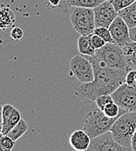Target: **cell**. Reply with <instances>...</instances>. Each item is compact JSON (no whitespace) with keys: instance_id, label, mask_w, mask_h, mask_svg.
<instances>
[{"instance_id":"cell-1","label":"cell","mask_w":136,"mask_h":151,"mask_svg":"<svg viewBox=\"0 0 136 151\" xmlns=\"http://www.w3.org/2000/svg\"><path fill=\"white\" fill-rule=\"evenodd\" d=\"M93 65L94 79L89 83H81L75 87V95L85 104L95 102L101 95L112 94L126 82L128 70L115 69L99 65L93 56H85Z\"/></svg>"},{"instance_id":"cell-2","label":"cell","mask_w":136,"mask_h":151,"mask_svg":"<svg viewBox=\"0 0 136 151\" xmlns=\"http://www.w3.org/2000/svg\"><path fill=\"white\" fill-rule=\"evenodd\" d=\"M93 57L101 66L131 71L121 46L116 44L107 43L102 48L96 50Z\"/></svg>"},{"instance_id":"cell-3","label":"cell","mask_w":136,"mask_h":151,"mask_svg":"<svg viewBox=\"0 0 136 151\" xmlns=\"http://www.w3.org/2000/svg\"><path fill=\"white\" fill-rule=\"evenodd\" d=\"M135 130L136 112H126L115 121L110 131L119 144L132 148V139Z\"/></svg>"},{"instance_id":"cell-4","label":"cell","mask_w":136,"mask_h":151,"mask_svg":"<svg viewBox=\"0 0 136 151\" xmlns=\"http://www.w3.org/2000/svg\"><path fill=\"white\" fill-rule=\"evenodd\" d=\"M117 119L107 117L102 110L97 108L86 114L83 121V129L92 139H94L110 131Z\"/></svg>"},{"instance_id":"cell-5","label":"cell","mask_w":136,"mask_h":151,"mask_svg":"<svg viewBox=\"0 0 136 151\" xmlns=\"http://www.w3.org/2000/svg\"><path fill=\"white\" fill-rule=\"evenodd\" d=\"M70 21L73 29L81 36H91L94 33L96 24L93 9L72 7Z\"/></svg>"},{"instance_id":"cell-6","label":"cell","mask_w":136,"mask_h":151,"mask_svg":"<svg viewBox=\"0 0 136 151\" xmlns=\"http://www.w3.org/2000/svg\"><path fill=\"white\" fill-rule=\"evenodd\" d=\"M70 72L80 83H89L94 79L93 65L81 54L75 55L70 60Z\"/></svg>"},{"instance_id":"cell-7","label":"cell","mask_w":136,"mask_h":151,"mask_svg":"<svg viewBox=\"0 0 136 151\" xmlns=\"http://www.w3.org/2000/svg\"><path fill=\"white\" fill-rule=\"evenodd\" d=\"M114 102L126 112H136V86L127 83L117 88L111 94Z\"/></svg>"},{"instance_id":"cell-8","label":"cell","mask_w":136,"mask_h":151,"mask_svg":"<svg viewBox=\"0 0 136 151\" xmlns=\"http://www.w3.org/2000/svg\"><path fill=\"white\" fill-rule=\"evenodd\" d=\"M87 151H133L132 148L119 144L114 139L111 131L92 139L90 146Z\"/></svg>"},{"instance_id":"cell-9","label":"cell","mask_w":136,"mask_h":151,"mask_svg":"<svg viewBox=\"0 0 136 151\" xmlns=\"http://www.w3.org/2000/svg\"><path fill=\"white\" fill-rule=\"evenodd\" d=\"M96 27L109 28L111 24L119 16L111 1H104L101 4L93 9Z\"/></svg>"},{"instance_id":"cell-10","label":"cell","mask_w":136,"mask_h":151,"mask_svg":"<svg viewBox=\"0 0 136 151\" xmlns=\"http://www.w3.org/2000/svg\"><path fill=\"white\" fill-rule=\"evenodd\" d=\"M111 35L113 37V43L123 46L129 42L130 40V28L123 19L118 16L109 26Z\"/></svg>"},{"instance_id":"cell-11","label":"cell","mask_w":136,"mask_h":151,"mask_svg":"<svg viewBox=\"0 0 136 151\" xmlns=\"http://www.w3.org/2000/svg\"><path fill=\"white\" fill-rule=\"evenodd\" d=\"M92 142V138L84 129L75 130L69 137L71 147L76 151H87Z\"/></svg>"},{"instance_id":"cell-12","label":"cell","mask_w":136,"mask_h":151,"mask_svg":"<svg viewBox=\"0 0 136 151\" xmlns=\"http://www.w3.org/2000/svg\"><path fill=\"white\" fill-rule=\"evenodd\" d=\"M70 1L71 0H40L46 9L59 13H65L71 8Z\"/></svg>"},{"instance_id":"cell-13","label":"cell","mask_w":136,"mask_h":151,"mask_svg":"<svg viewBox=\"0 0 136 151\" xmlns=\"http://www.w3.org/2000/svg\"><path fill=\"white\" fill-rule=\"evenodd\" d=\"M16 22V17L13 11L9 6H3L0 10V28L5 30L13 26Z\"/></svg>"},{"instance_id":"cell-14","label":"cell","mask_w":136,"mask_h":151,"mask_svg":"<svg viewBox=\"0 0 136 151\" xmlns=\"http://www.w3.org/2000/svg\"><path fill=\"white\" fill-rule=\"evenodd\" d=\"M131 70H136V42L130 40L121 46Z\"/></svg>"},{"instance_id":"cell-15","label":"cell","mask_w":136,"mask_h":151,"mask_svg":"<svg viewBox=\"0 0 136 151\" xmlns=\"http://www.w3.org/2000/svg\"><path fill=\"white\" fill-rule=\"evenodd\" d=\"M78 49L83 56H94L96 49L91 42V36H79L78 39Z\"/></svg>"},{"instance_id":"cell-16","label":"cell","mask_w":136,"mask_h":151,"mask_svg":"<svg viewBox=\"0 0 136 151\" xmlns=\"http://www.w3.org/2000/svg\"><path fill=\"white\" fill-rule=\"evenodd\" d=\"M22 114L19 109L15 108L13 112L11 113L10 118L6 122L5 124L1 126V135L8 134V133L21 120H22Z\"/></svg>"},{"instance_id":"cell-17","label":"cell","mask_w":136,"mask_h":151,"mask_svg":"<svg viewBox=\"0 0 136 151\" xmlns=\"http://www.w3.org/2000/svg\"><path fill=\"white\" fill-rule=\"evenodd\" d=\"M119 16L123 19L130 29L136 27V2L129 7L119 12Z\"/></svg>"},{"instance_id":"cell-18","label":"cell","mask_w":136,"mask_h":151,"mask_svg":"<svg viewBox=\"0 0 136 151\" xmlns=\"http://www.w3.org/2000/svg\"><path fill=\"white\" fill-rule=\"evenodd\" d=\"M28 129H29L28 124L26 123V122L24 119H22L8 133V135L13 141L17 142L19 138H21L23 135L27 132Z\"/></svg>"},{"instance_id":"cell-19","label":"cell","mask_w":136,"mask_h":151,"mask_svg":"<svg viewBox=\"0 0 136 151\" xmlns=\"http://www.w3.org/2000/svg\"><path fill=\"white\" fill-rule=\"evenodd\" d=\"M106 0H71L70 5L71 7H83L94 9L99 4H101Z\"/></svg>"},{"instance_id":"cell-20","label":"cell","mask_w":136,"mask_h":151,"mask_svg":"<svg viewBox=\"0 0 136 151\" xmlns=\"http://www.w3.org/2000/svg\"><path fill=\"white\" fill-rule=\"evenodd\" d=\"M103 112L109 118H119L121 114L126 113L125 110L121 109L115 102L110 103L107 106H106Z\"/></svg>"},{"instance_id":"cell-21","label":"cell","mask_w":136,"mask_h":151,"mask_svg":"<svg viewBox=\"0 0 136 151\" xmlns=\"http://www.w3.org/2000/svg\"><path fill=\"white\" fill-rule=\"evenodd\" d=\"M15 141H13L8 134L1 135L0 137V151H11L15 146Z\"/></svg>"},{"instance_id":"cell-22","label":"cell","mask_w":136,"mask_h":151,"mask_svg":"<svg viewBox=\"0 0 136 151\" xmlns=\"http://www.w3.org/2000/svg\"><path fill=\"white\" fill-rule=\"evenodd\" d=\"M100 37L103 40L106 41V43H113V40L109 28L107 27H96L94 30V33Z\"/></svg>"},{"instance_id":"cell-23","label":"cell","mask_w":136,"mask_h":151,"mask_svg":"<svg viewBox=\"0 0 136 151\" xmlns=\"http://www.w3.org/2000/svg\"><path fill=\"white\" fill-rule=\"evenodd\" d=\"M114 102L113 97L111 94H107V95H101L99 97H98L95 101V103L97 105V108H99L100 110H104V108H106V106H107L110 103Z\"/></svg>"},{"instance_id":"cell-24","label":"cell","mask_w":136,"mask_h":151,"mask_svg":"<svg viewBox=\"0 0 136 151\" xmlns=\"http://www.w3.org/2000/svg\"><path fill=\"white\" fill-rule=\"evenodd\" d=\"M135 2L136 0H112L111 1L113 7L118 12V13H119V12L129 7L130 5H132Z\"/></svg>"},{"instance_id":"cell-25","label":"cell","mask_w":136,"mask_h":151,"mask_svg":"<svg viewBox=\"0 0 136 151\" xmlns=\"http://www.w3.org/2000/svg\"><path fill=\"white\" fill-rule=\"evenodd\" d=\"M14 107L11 104H4L2 106V120H1V126L5 124L8 119L10 118L11 113L14 110Z\"/></svg>"},{"instance_id":"cell-26","label":"cell","mask_w":136,"mask_h":151,"mask_svg":"<svg viewBox=\"0 0 136 151\" xmlns=\"http://www.w3.org/2000/svg\"><path fill=\"white\" fill-rule=\"evenodd\" d=\"M91 42H92V46L94 47V49H96V50L102 48L107 44L105 40H103L100 37H99L96 34L91 35Z\"/></svg>"},{"instance_id":"cell-27","label":"cell","mask_w":136,"mask_h":151,"mask_svg":"<svg viewBox=\"0 0 136 151\" xmlns=\"http://www.w3.org/2000/svg\"><path fill=\"white\" fill-rule=\"evenodd\" d=\"M11 37L14 40H20L24 37V31L20 27H12L11 31Z\"/></svg>"},{"instance_id":"cell-28","label":"cell","mask_w":136,"mask_h":151,"mask_svg":"<svg viewBox=\"0 0 136 151\" xmlns=\"http://www.w3.org/2000/svg\"><path fill=\"white\" fill-rule=\"evenodd\" d=\"M125 83L128 86H136V70H131L127 73Z\"/></svg>"},{"instance_id":"cell-29","label":"cell","mask_w":136,"mask_h":151,"mask_svg":"<svg viewBox=\"0 0 136 151\" xmlns=\"http://www.w3.org/2000/svg\"><path fill=\"white\" fill-rule=\"evenodd\" d=\"M130 40L136 42V27L130 29Z\"/></svg>"},{"instance_id":"cell-30","label":"cell","mask_w":136,"mask_h":151,"mask_svg":"<svg viewBox=\"0 0 136 151\" xmlns=\"http://www.w3.org/2000/svg\"><path fill=\"white\" fill-rule=\"evenodd\" d=\"M132 150L133 151H136V130L132 139Z\"/></svg>"},{"instance_id":"cell-31","label":"cell","mask_w":136,"mask_h":151,"mask_svg":"<svg viewBox=\"0 0 136 151\" xmlns=\"http://www.w3.org/2000/svg\"><path fill=\"white\" fill-rule=\"evenodd\" d=\"M106 1H111V0H106Z\"/></svg>"},{"instance_id":"cell-32","label":"cell","mask_w":136,"mask_h":151,"mask_svg":"<svg viewBox=\"0 0 136 151\" xmlns=\"http://www.w3.org/2000/svg\"><path fill=\"white\" fill-rule=\"evenodd\" d=\"M111 1H112V0H111Z\"/></svg>"}]
</instances>
